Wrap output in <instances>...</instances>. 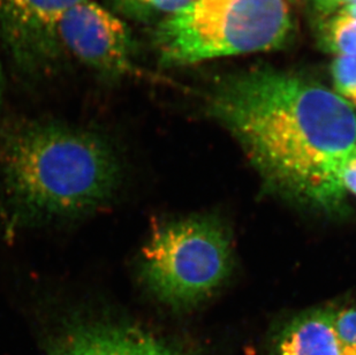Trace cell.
Instances as JSON below:
<instances>
[{"instance_id":"7","label":"cell","mask_w":356,"mask_h":355,"mask_svg":"<svg viewBox=\"0 0 356 355\" xmlns=\"http://www.w3.org/2000/svg\"><path fill=\"white\" fill-rule=\"evenodd\" d=\"M50 355H186L147 332L113 324L81 326Z\"/></svg>"},{"instance_id":"11","label":"cell","mask_w":356,"mask_h":355,"mask_svg":"<svg viewBox=\"0 0 356 355\" xmlns=\"http://www.w3.org/2000/svg\"><path fill=\"white\" fill-rule=\"evenodd\" d=\"M331 73L337 91L356 102V56H338L332 63Z\"/></svg>"},{"instance_id":"14","label":"cell","mask_w":356,"mask_h":355,"mask_svg":"<svg viewBox=\"0 0 356 355\" xmlns=\"http://www.w3.org/2000/svg\"><path fill=\"white\" fill-rule=\"evenodd\" d=\"M341 181L345 191H350L356 195V148L343 164Z\"/></svg>"},{"instance_id":"6","label":"cell","mask_w":356,"mask_h":355,"mask_svg":"<svg viewBox=\"0 0 356 355\" xmlns=\"http://www.w3.org/2000/svg\"><path fill=\"white\" fill-rule=\"evenodd\" d=\"M58 37L65 54L98 73L119 77L133 70V38L127 24L94 0L65 13Z\"/></svg>"},{"instance_id":"4","label":"cell","mask_w":356,"mask_h":355,"mask_svg":"<svg viewBox=\"0 0 356 355\" xmlns=\"http://www.w3.org/2000/svg\"><path fill=\"white\" fill-rule=\"evenodd\" d=\"M229 235L211 218L192 217L161 226L142 251L141 272L154 294L171 306L204 300L231 271Z\"/></svg>"},{"instance_id":"13","label":"cell","mask_w":356,"mask_h":355,"mask_svg":"<svg viewBox=\"0 0 356 355\" xmlns=\"http://www.w3.org/2000/svg\"><path fill=\"white\" fill-rule=\"evenodd\" d=\"M193 1L194 0H149V7L152 15L154 13H168L171 15Z\"/></svg>"},{"instance_id":"16","label":"cell","mask_w":356,"mask_h":355,"mask_svg":"<svg viewBox=\"0 0 356 355\" xmlns=\"http://www.w3.org/2000/svg\"><path fill=\"white\" fill-rule=\"evenodd\" d=\"M339 13L345 14V15H348V17H354L356 19V1H353V3H348L346 6L341 7L340 10H338Z\"/></svg>"},{"instance_id":"8","label":"cell","mask_w":356,"mask_h":355,"mask_svg":"<svg viewBox=\"0 0 356 355\" xmlns=\"http://www.w3.org/2000/svg\"><path fill=\"white\" fill-rule=\"evenodd\" d=\"M271 355H341L332 309H314L296 316L279 331Z\"/></svg>"},{"instance_id":"10","label":"cell","mask_w":356,"mask_h":355,"mask_svg":"<svg viewBox=\"0 0 356 355\" xmlns=\"http://www.w3.org/2000/svg\"><path fill=\"white\" fill-rule=\"evenodd\" d=\"M332 313L341 355H356V305L332 309Z\"/></svg>"},{"instance_id":"3","label":"cell","mask_w":356,"mask_h":355,"mask_svg":"<svg viewBox=\"0 0 356 355\" xmlns=\"http://www.w3.org/2000/svg\"><path fill=\"white\" fill-rule=\"evenodd\" d=\"M292 29L286 0H194L156 31L164 63L191 65L282 47Z\"/></svg>"},{"instance_id":"15","label":"cell","mask_w":356,"mask_h":355,"mask_svg":"<svg viewBox=\"0 0 356 355\" xmlns=\"http://www.w3.org/2000/svg\"><path fill=\"white\" fill-rule=\"evenodd\" d=\"M314 10L323 17H329L340 8L339 0H309Z\"/></svg>"},{"instance_id":"2","label":"cell","mask_w":356,"mask_h":355,"mask_svg":"<svg viewBox=\"0 0 356 355\" xmlns=\"http://www.w3.org/2000/svg\"><path fill=\"white\" fill-rule=\"evenodd\" d=\"M121 180L113 145L81 128L54 121L26 124L0 145V184L14 224L90 214L115 198Z\"/></svg>"},{"instance_id":"1","label":"cell","mask_w":356,"mask_h":355,"mask_svg":"<svg viewBox=\"0 0 356 355\" xmlns=\"http://www.w3.org/2000/svg\"><path fill=\"white\" fill-rule=\"evenodd\" d=\"M210 111L268 186L325 212L343 208L341 172L356 148L355 110L343 96L296 74L259 68L224 81Z\"/></svg>"},{"instance_id":"17","label":"cell","mask_w":356,"mask_h":355,"mask_svg":"<svg viewBox=\"0 0 356 355\" xmlns=\"http://www.w3.org/2000/svg\"><path fill=\"white\" fill-rule=\"evenodd\" d=\"M3 68L0 64V107H1V103H3Z\"/></svg>"},{"instance_id":"12","label":"cell","mask_w":356,"mask_h":355,"mask_svg":"<svg viewBox=\"0 0 356 355\" xmlns=\"http://www.w3.org/2000/svg\"><path fill=\"white\" fill-rule=\"evenodd\" d=\"M108 3L124 17L145 19L152 15L149 0H108Z\"/></svg>"},{"instance_id":"5","label":"cell","mask_w":356,"mask_h":355,"mask_svg":"<svg viewBox=\"0 0 356 355\" xmlns=\"http://www.w3.org/2000/svg\"><path fill=\"white\" fill-rule=\"evenodd\" d=\"M87 0H0V43L22 73H50L65 54L58 24L65 13Z\"/></svg>"},{"instance_id":"9","label":"cell","mask_w":356,"mask_h":355,"mask_svg":"<svg viewBox=\"0 0 356 355\" xmlns=\"http://www.w3.org/2000/svg\"><path fill=\"white\" fill-rule=\"evenodd\" d=\"M323 42L338 56H356V19L338 12L323 29Z\"/></svg>"}]
</instances>
